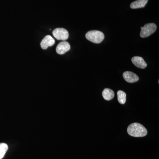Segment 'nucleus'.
Instances as JSON below:
<instances>
[{"label":"nucleus","instance_id":"nucleus-4","mask_svg":"<svg viewBox=\"0 0 159 159\" xmlns=\"http://www.w3.org/2000/svg\"><path fill=\"white\" fill-rule=\"evenodd\" d=\"M52 33L54 37L57 40L65 41L69 38L68 31L63 28H57L54 29Z\"/></svg>","mask_w":159,"mask_h":159},{"label":"nucleus","instance_id":"nucleus-3","mask_svg":"<svg viewBox=\"0 0 159 159\" xmlns=\"http://www.w3.org/2000/svg\"><path fill=\"white\" fill-rule=\"evenodd\" d=\"M140 36L142 38H146L153 34L157 30L156 25L153 23H149L145 25L143 27H141Z\"/></svg>","mask_w":159,"mask_h":159},{"label":"nucleus","instance_id":"nucleus-1","mask_svg":"<svg viewBox=\"0 0 159 159\" xmlns=\"http://www.w3.org/2000/svg\"><path fill=\"white\" fill-rule=\"evenodd\" d=\"M129 134L134 137H143L147 134V130L142 124L139 123L131 124L127 128Z\"/></svg>","mask_w":159,"mask_h":159},{"label":"nucleus","instance_id":"nucleus-9","mask_svg":"<svg viewBox=\"0 0 159 159\" xmlns=\"http://www.w3.org/2000/svg\"><path fill=\"white\" fill-rule=\"evenodd\" d=\"M148 0H137L130 4V8L132 9H137L145 7L148 2Z\"/></svg>","mask_w":159,"mask_h":159},{"label":"nucleus","instance_id":"nucleus-8","mask_svg":"<svg viewBox=\"0 0 159 159\" xmlns=\"http://www.w3.org/2000/svg\"><path fill=\"white\" fill-rule=\"evenodd\" d=\"M131 60L133 63L139 68L145 69L147 67V63L142 57L135 56L132 57Z\"/></svg>","mask_w":159,"mask_h":159},{"label":"nucleus","instance_id":"nucleus-10","mask_svg":"<svg viewBox=\"0 0 159 159\" xmlns=\"http://www.w3.org/2000/svg\"><path fill=\"white\" fill-rule=\"evenodd\" d=\"M102 97L106 100H111L115 96L114 91L111 89H104L102 93Z\"/></svg>","mask_w":159,"mask_h":159},{"label":"nucleus","instance_id":"nucleus-6","mask_svg":"<svg viewBox=\"0 0 159 159\" xmlns=\"http://www.w3.org/2000/svg\"><path fill=\"white\" fill-rule=\"evenodd\" d=\"M55 43V40L54 39L51 37V35H47L41 42L40 45L42 48L46 50L49 47H51Z\"/></svg>","mask_w":159,"mask_h":159},{"label":"nucleus","instance_id":"nucleus-5","mask_svg":"<svg viewBox=\"0 0 159 159\" xmlns=\"http://www.w3.org/2000/svg\"><path fill=\"white\" fill-rule=\"evenodd\" d=\"M70 46L68 42L66 41L61 42L60 43L56 48V52L58 54H64L66 52L70 51Z\"/></svg>","mask_w":159,"mask_h":159},{"label":"nucleus","instance_id":"nucleus-2","mask_svg":"<svg viewBox=\"0 0 159 159\" xmlns=\"http://www.w3.org/2000/svg\"><path fill=\"white\" fill-rule=\"evenodd\" d=\"M87 39L95 43L102 42L104 39V34L101 31L97 30L89 31L86 34Z\"/></svg>","mask_w":159,"mask_h":159},{"label":"nucleus","instance_id":"nucleus-7","mask_svg":"<svg viewBox=\"0 0 159 159\" xmlns=\"http://www.w3.org/2000/svg\"><path fill=\"white\" fill-rule=\"evenodd\" d=\"M123 77L125 81L129 83L136 82L139 80L138 75L133 72L126 71L123 74Z\"/></svg>","mask_w":159,"mask_h":159},{"label":"nucleus","instance_id":"nucleus-12","mask_svg":"<svg viewBox=\"0 0 159 159\" xmlns=\"http://www.w3.org/2000/svg\"><path fill=\"white\" fill-rule=\"evenodd\" d=\"M8 149V146L6 143L0 144V159H2Z\"/></svg>","mask_w":159,"mask_h":159},{"label":"nucleus","instance_id":"nucleus-11","mask_svg":"<svg viewBox=\"0 0 159 159\" xmlns=\"http://www.w3.org/2000/svg\"><path fill=\"white\" fill-rule=\"evenodd\" d=\"M118 100L119 103L122 104H125L126 102V95L125 92L121 90H119L117 92Z\"/></svg>","mask_w":159,"mask_h":159}]
</instances>
